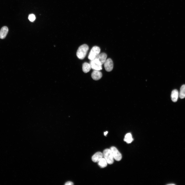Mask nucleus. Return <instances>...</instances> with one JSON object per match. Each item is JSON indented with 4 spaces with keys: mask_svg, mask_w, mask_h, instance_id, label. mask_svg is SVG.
Returning <instances> with one entry per match:
<instances>
[{
    "mask_svg": "<svg viewBox=\"0 0 185 185\" xmlns=\"http://www.w3.org/2000/svg\"><path fill=\"white\" fill-rule=\"evenodd\" d=\"M8 29L7 26L3 27L0 31V38L1 39H4L8 33Z\"/></svg>",
    "mask_w": 185,
    "mask_h": 185,
    "instance_id": "10",
    "label": "nucleus"
},
{
    "mask_svg": "<svg viewBox=\"0 0 185 185\" xmlns=\"http://www.w3.org/2000/svg\"><path fill=\"white\" fill-rule=\"evenodd\" d=\"M102 76V73L98 70H94L92 72L91 76L94 80H98L101 78Z\"/></svg>",
    "mask_w": 185,
    "mask_h": 185,
    "instance_id": "6",
    "label": "nucleus"
},
{
    "mask_svg": "<svg viewBox=\"0 0 185 185\" xmlns=\"http://www.w3.org/2000/svg\"><path fill=\"white\" fill-rule=\"evenodd\" d=\"M91 68V66L90 63L85 62L83 64L82 69L84 73H87L89 72Z\"/></svg>",
    "mask_w": 185,
    "mask_h": 185,
    "instance_id": "12",
    "label": "nucleus"
},
{
    "mask_svg": "<svg viewBox=\"0 0 185 185\" xmlns=\"http://www.w3.org/2000/svg\"><path fill=\"white\" fill-rule=\"evenodd\" d=\"M104 64L105 69L106 71L110 72L113 69V62L110 58H109L106 59Z\"/></svg>",
    "mask_w": 185,
    "mask_h": 185,
    "instance_id": "5",
    "label": "nucleus"
},
{
    "mask_svg": "<svg viewBox=\"0 0 185 185\" xmlns=\"http://www.w3.org/2000/svg\"><path fill=\"white\" fill-rule=\"evenodd\" d=\"M98 162L99 166L101 168H104L107 165V162L104 158H103Z\"/></svg>",
    "mask_w": 185,
    "mask_h": 185,
    "instance_id": "14",
    "label": "nucleus"
},
{
    "mask_svg": "<svg viewBox=\"0 0 185 185\" xmlns=\"http://www.w3.org/2000/svg\"><path fill=\"white\" fill-rule=\"evenodd\" d=\"M107 57L106 53H102L99 54L95 59L97 60L102 65L105 61Z\"/></svg>",
    "mask_w": 185,
    "mask_h": 185,
    "instance_id": "9",
    "label": "nucleus"
},
{
    "mask_svg": "<svg viewBox=\"0 0 185 185\" xmlns=\"http://www.w3.org/2000/svg\"><path fill=\"white\" fill-rule=\"evenodd\" d=\"M90 64L91 68L94 70L99 71L102 69V65L96 63L94 60H90Z\"/></svg>",
    "mask_w": 185,
    "mask_h": 185,
    "instance_id": "7",
    "label": "nucleus"
},
{
    "mask_svg": "<svg viewBox=\"0 0 185 185\" xmlns=\"http://www.w3.org/2000/svg\"><path fill=\"white\" fill-rule=\"evenodd\" d=\"M108 133V132L107 131L106 132H104V134L105 136H106V135Z\"/></svg>",
    "mask_w": 185,
    "mask_h": 185,
    "instance_id": "18",
    "label": "nucleus"
},
{
    "mask_svg": "<svg viewBox=\"0 0 185 185\" xmlns=\"http://www.w3.org/2000/svg\"><path fill=\"white\" fill-rule=\"evenodd\" d=\"M74 184L71 181H68L66 182L65 184V185H73Z\"/></svg>",
    "mask_w": 185,
    "mask_h": 185,
    "instance_id": "17",
    "label": "nucleus"
},
{
    "mask_svg": "<svg viewBox=\"0 0 185 185\" xmlns=\"http://www.w3.org/2000/svg\"><path fill=\"white\" fill-rule=\"evenodd\" d=\"M179 96L181 99H183L185 97V85H183L181 87Z\"/></svg>",
    "mask_w": 185,
    "mask_h": 185,
    "instance_id": "15",
    "label": "nucleus"
},
{
    "mask_svg": "<svg viewBox=\"0 0 185 185\" xmlns=\"http://www.w3.org/2000/svg\"><path fill=\"white\" fill-rule=\"evenodd\" d=\"M124 140L127 143H130L132 142L133 139L131 134L129 133H127L125 135Z\"/></svg>",
    "mask_w": 185,
    "mask_h": 185,
    "instance_id": "13",
    "label": "nucleus"
},
{
    "mask_svg": "<svg viewBox=\"0 0 185 185\" xmlns=\"http://www.w3.org/2000/svg\"><path fill=\"white\" fill-rule=\"evenodd\" d=\"M179 95L178 91L177 89L173 90L171 92V97L172 101L173 102H176Z\"/></svg>",
    "mask_w": 185,
    "mask_h": 185,
    "instance_id": "11",
    "label": "nucleus"
},
{
    "mask_svg": "<svg viewBox=\"0 0 185 185\" xmlns=\"http://www.w3.org/2000/svg\"><path fill=\"white\" fill-rule=\"evenodd\" d=\"M100 49L99 47L95 46L92 47L88 55V58L90 60L95 59L99 54Z\"/></svg>",
    "mask_w": 185,
    "mask_h": 185,
    "instance_id": "3",
    "label": "nucleus"
},
{
    "mask_svg": "<svg viewBox=\"0 0 185 185\" xmlns=\"http://www.w3.org/2000/svg\"><path fill=\"white\" fill-rule=\"evenodd\" d=\"M89 49L88 46L86 44L80 46L78 48L76 53L78 58L80 59H83L86 57Z\"/></svg>",
    "mask_w": 185,
    "mask_h": 185,
    "instance_id": "1",
    "label": "nucleus"
},
{
    "mask_svg": "<svg viewBox=\"0 0 185 185\" xmlns=\"http://www.w3.org/2000/svg\"><path fill=\"white\" fill-rule=\"evenodd\" d=\"M103 157V154L98 152L95 153L92 157V160L94 162H98Z\"/></svg>",
    "mask_w": 185,
    "mask_h": 185,
    "instance_id": "8",
    "label": "nucleus"
},
{
    "mask_svg": "<svg viewBox=\"0 0 185 185\" xmlns=\"http://www.w3.org/2000/svg\"><path fill=\"white\" fill-rule=\"evenodd\" d=\"M35 15L33 14H30L29 16V19L31 22L34 21L35 19Z\"/></svg>",
    "mask_w": 185,
    "mask_h": 185,
    "instance_id": "16",
    "label": "nucleus"
},
{
    "mask_svg": "<svg viewBox=\"0 0 185 185\" xmlns=\"http://www.w3.org/2000/svg\"><path fill=\"white\" fill-rule=\"evenodd\" d=\"M114 159L116 161H120L122 158V155L117 149L114 146H112L110 148Z\"/></svg>",
    "mask_w": 185,
    "mask_h": 185,
    "instance_id": "4",
    "label": "nucleus"
},
{
    "mask_svg": "<svg viewBox=\"0 0 185 185\" xmlns=\"http://www.w3.org/2000/svg\"><path fill=\"white\" fill-rule=\"evenodd\" d=\"M103 154V156L107 161V163L112 164L113 163L114 159L110 149H107L104 150Z\"/></svg>",
    "mask_w": 185,
    "mask_h": 185,
    "instance_id": "2",
    "label": "nucleus"
}]
</instances>
